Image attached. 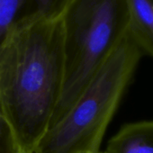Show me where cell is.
<instances>
[{
    "mask_svg": "<svg viewBox=\"0 0 153 153\" xmlns=\"http://www.w3.org/2000/svg\"><path fill=\"white\" fill-rule=\"evenodd\" d=\"M81 153H104V152L99 151V152H81Z\"/></svg>",
    "mask_w": 153,
    "mask_h": 153,
    "instance_id": "8",
    "label": "cell"
},
{
    "mask_svg": "<svg viewBox=\"0 0 153 153\" xmlns=\"http://www.w3.org/2000/svg\"><path fill=\"white\" fill-rule=\"evenodd\" d=\"M0 153H24L3 115L0 114Z\"/></svg>",
    "mask_w": 153,
    "mask_h": 153,
    "instance_id": "7",
    "label": "cell"
},
{
    "mask_svg": "<svg viewBox=\"0 0 153 153\" xmlns=\"http://www.w3.org/2000/svg\"><path fill=\"white\" fill-rule=\"evenodd\" d=\"M104 153H153V120L123 125Z\"/></svg>",
    "mask_w": 153,
    "mask_h": 153,
    "instance_id": "5",
    "label": "cell"
},
{
    "mask_svg": "<svg viewBox=\"0 0 153 153\" xmlns=\"http://www.w3.org/2000/svg\"><path fill=\"white\" fill-rule=\"evenodd\" d=\"M128 33L142 55L153 58V0H125Z\"/></svg>",
    "mask_w": 153,
    "mask_h": 153,
    "instance_id": "6",
    "label": "cell"
},
{
    "mask_svg": "<svg viewBox=\"0 0 153 153\" xmlns=\"http://www.w3.org/2000/svg\"><path fill=\"white\" fill-rule=\"evenodd\" d=\"M65 76L60 17L11 28L0 42V114L24 153L49 131Z\"/></svg>",
    "mask_w": 153,
    "mask_h": 153,
    "instance_id": "1",
    "label": "cell"
},
{
    "mask_svg": "<svg viewBox=\"0 0 153 153\" xmlns=\"http://www.w3.org/2000/svg\"><path fill=\"white\" fill-rule=\"evenodd\" d=\"M68 0H0V42L14 26L60 17Z\"/></svg>",
    "mask_w": 153,
    "mask_h": 153,
    "instance_id": "4",
    "label": "cell"
},
{
    "mask_svg": "<svg viewBox=\"0 0 153 153\" xmlns=\"http://www.w3.org/2000/svg\"><path fill=\"white\" fill-rule=\"evenodd\" d=\"M60 21L65 76L51 127L68 111L129 29L125 0H68Z\"/></svg>",
    "mask_w": 153,
    "mask_h": 153,
    "instance_id": "3",
    "label": "cell"
},
{
    "mask_svg": "<svg viewBox=\"0 0 153 153\" xmlns=\"http://www.w3.org/2000/svg\"><path fill=\"white\" fill-rule=\"evenodd\" d=\"M141 56L127 32L68 111L49 129L34 153L99 152L106 129Z\"/></svg>",
    "mask_w": 153,
    "mask_h": 153,
    "instance_id": "2",
    "label": "cell"
}]
</instances>
